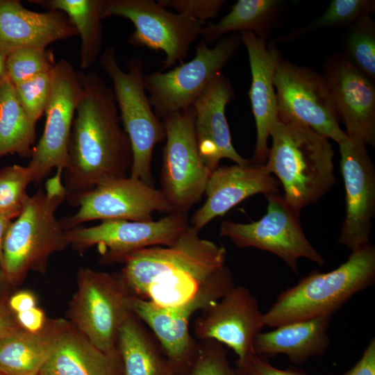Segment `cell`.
<instances>
[{
  "label": "cell",
  "mask_w": 375,
  "mask_h": 375,
  "mask_svg": "<svg viewBox=\"0 0 375 375\" xmlns=\"http://www.w3.org/2000/svg\"><path fill=\"white\" fill-rule=\"evenodd\" d=\"M80 75L83 92L71 130L68 165L62 171L66 200L74 207L98 185L128 176L133 162L112 90L94 72Z\"/></svg>",
  "instance_id": "cell-1"
},
{
  "label": "cell",
  "mask_w": 375,
  "mask_h": 375,
  "mask_svg": "<svg viewBox=\"0 0 375 375\" xmlns=\"http://www.w3.org/2000/svg\"><path fill=\"white\" fill-rule=\"evenodd\" d=\"M189 225L174 244L128 255L119 275L129 294L162 307L183 303L224 267V246L202 238Z\"/></svg>",
  "instance_id": "cell-2"
},
{
  "label": "cell",
  "mask_w": 375,
  "mask_h": 375,
  "mask_svg": "<svg viewBox=\"0 0 375 375\" xmlns=\"http://www.w3.org/2000/svg\"><path fill=\"white\" fill-rule=\"evenodd\" d=\"M269 137L272 144L265 165L282 184L285 199L300 210L317 202L335 183L334 151L328 139L279 119Z\"/></svg>",
  "instance_id": "cell-3"
},
{
  "label": "cell",
  "mask_w": 375,
  "mask_h": 375,
  "mask_svg": "<svg viewBox=\"0 0 375 375\" xmlns=\"http://www.w3.org/2000/svg\"><path fill=\"white\" fill-rule=\"evenodd\" d=\"M65 200L62 171L56 170L12 220L3 245L1 269L7 282L16 283L31 271L44 272L51 256L68 246L66 230L56 217Z\"/></svg>",
  "instance_id": "cell-4"
},
{
  "label": "cell",
  "mask_w": 375,
  "mask_h": 375,
  "mask_svg": "<svg viewBox=\"0 0 375 375\" xmlns=\"http://www.w3.org/2000/svg\"><path fill=\"white\" fill-rule=\"evenodd\" d=\"M375 280V247L370 242L351 251L336 269L311 272L297 285L281 293L263 314L265 326L332 315L355 294Z\"/></svg>",
  "instance_id": "cell-5"
},
{
  "label": "cell",
  "mask_w": 375,
  "mask_h": 375,
  "mask_svg": "<svg viewBox=\"0 0 375 375\" xmlns=\"http://www.w3.org/2000/svg\"><path fill=\"white\" fill-rule=\"evenodd\" d=\"M99 62L112 80L119 117L131 142L133 162L129 176L153 186L151 168L153 151L155 146L165 140V131L146 93L143 62L139 57L131 58L127 71L123 70L113 47L103 51Z\"/></svg>",
  "instance_id": "cell-6"
},
{
  "label": "cell",
  "mask_w": 375,
  "mask_h": 375,
  "mask_svg": "<svg viewBox=\"0 0 375 375\" xmlns=\"http://www.w3.org/2000/svg\"><path fill=\"white\" fill-rule=\"evenodd\" d=\"M234 286L233 274L224 265L183 303L162 307L131 295L129 308L153 333L177 374L188 375L199 347V342L190 334L191 317L218 301Z\"/></svg>",
  "instance_id": "cell-7"
},
{
  "label": "cell",
  "mask_w": 375,
  "mask_h": 375,
  "mask_svg": "<svg viewBox=\"0 0 375 375\" xmlns=\"http://www.w3.org/2000/svg\"><path fill=\"white\" fill-rule=\"evenodd\" d=\"M242 40L240 34L222 37L210 48L201 40L194 57L172 69L145 74L144 85L156 115L162 120L168 115L193 107L195 101L226 64L234 57Z\"/></svg>",
  "instance_id": "cell-8"
},
{
  "label": "cell",
  "mask_w": 375,
  "mask_h": 375,
  "mask_svg": "<svg viewBox=\"0 0 375 375\" xmlns=\"http://www.w3.org/2000/svg\"><path fill=\"white\" fill-rule=\"evenodd\" d=\"M162 121L166 142L160 190L174 212L188 213L204 194L212 172L199 154L194 108L168 115Z\"/></svg>",
  "instance_id": "cell-9"
},
{
  "label": "cell",
  "mask_w": 375,
  "mask_h": 375,
  "mask_svg": "<svg viewBox=\"0 0 375 375\" xmlns=\"http://www.w3.org/2000/svg\"><path fill=\"white\" fill-rule=\"evenodd\" d=\"M130 296L119 276L81 268L69 306L71 323L99 350L115 353L119 329L131 312Z\"/></svg>",
  "instance_id": "cell-10"
},
{
  "label": "cell",
  "mask_w": 375,
  "mask_h": 375,
  "mask_svg": "<svg viewBox=\"0 0 375 375\" xmlns=\"http://www.w3.org/2000/svg\"><path fill=\"white\" fill-rule=\"evenodd\" d=\"M278 119L310 128L338 144L347 135L340 128L322 74L278 58L274 78Z\"/></svg>",
  "instance_id": "cell-11"
},
{
  "label": "cell",
  "mask_w": 375,
  "mask_h": 375,
  "mask_svg": "<svg viewBox=\"0 0 375 375\" xmlns=\"http://www.w3.org/2000/svg\"><path fill=\"white\" fill-rule=\"evenodd\" d=\"M110 17H124L133 24L135 30L128 39L131 45L165 53L160 72L187 57L206 25L171 12L153 0H104L102 18Z\"/></svg>",
  "instance_id": "cell-12"
},
{
  "label": "cell",
  "mask_w": 375,
  "mask_h": 375,
  "mask_svg": "<svg viewBox=\"0 0 375 375\" xmlns=\"http://www.w3.org/2000/svg\"><path fill=\"white\" fill-rule=\"evenodd\" d=\"M267 212L249 224L226 220L219 235L229 238L238 247H254L279 257L295 273L301 258L323 265L324 260L305 235L300 221L301 210L293 207L279 193L265 194Z\"/></svg>",
  "instance_id": "cell-13"
},
{
  "label": "cell",
  "mask_w": 375,
  "mask_h": 375,
  "mask_svg": "<svg viewBox=\"0 0 375 375\" xmlns=\"http://www.w3.org/2000/svg\"><path fill=\"white\" fill-rule=\"evenodd\" d=\"M189 225L187 212H173L156 221L104 220L94 226L67 230L65 237L75 250L97 246L104 262H123L136 251L172 245Z\"/></svg>",
  "instance_id": "cell-14"
},
{
  "label": "cell",
  "mask_w": 375,
  "mask_h": 375,
  "mask_svg": "<svg viewBox=\"0 0 375 375\" xmlns=\"http://www.w3.org/2000/svg\"><path fill=\"white\" fill-rule=\"evenodd\" d=\"M82 92L80 72L66 59L56 62L51 70L44 131L27 165L34 183L42 181L53 169L63 171L67 167L69 137Z\"/></svg>",
  "instance_id": "cell-15"
},
{
  "label": "cell",
  "mask_w": 375,
  "mask_h": 375,
  "mask_svg": "<svg viewBox=\"0 0 375 375\" xmlns=\"http://www.w3.org/2000/svg\"><path fill=\"white\" fill-rule=\"evenodd\" d=\"M78 209L60 222L67 231L94 220H153L155 212H173L160 190L131 176L116 178L101 183L78 201Z\"/></svg>",
  "instance_id": "cell-16"
},
{
  "label": "cell",
  "mask_w": 375,
  "mask_h": 375,
  "mask_svg": "<svg viewBox=\"0 0 375 375\" xmlns=\"http://www.w3.org/2000/svg\"><path fill=\"white\" fill-rule=\"evenodd\" d=\"M264 326L256 298L247 288L235 285L201 310L193 330L199 341L213 340L231 348L241 364L255 354L254 339Z\"/></svg>",
  "instance_id": "cell-17"
},
{
  "label": "cell",
  "mask_w": 375,
  "mask_h": 375,
  "mask_svg": "<svg viewBox=\"0 0 375 375\" xmlns=\"http://www.w3.org/2000/svg\"><path fill=\"white\" fill-rule=\"evenodd\" d=\"M338 145L346 194L338 242L352 251L369 243L375 215V169L362 141L347 136Z\"/></svg>",
  "instance_id": "cell-18"
},
{
  "label": "cell",
  "mask_w": 375,
  "mask_h": 375,
  "mask_svg": "<svg viewBox=\"0 0 375 375\" xmlns=\"http://www.w3.org/2000/svg\"><path fill=\"white\" fill-rule=\"evenodd\" d=\"M322 74L347 135L374 146V83L342 53H334L326 59Z\"/></svg>",
  "instance_id": "cell-19"
},
{
  "label": "cell",
  "mask_w": 375,
  "mask_h": 375,
  "mask_svg": "<svg viewBox=\"0 0 375 375\" xmlns=\"http://www.w3.org/2000/svg\"><path fill=\"white\" fill-rule=\"evenodd\" d=\"M279 185L265 164L219 166L211 172L205 190L206 200L194 212L190 225L200 231L252 195L278 193Z\"/></svg>",
  "instance_id": "cell-20"
},
{
  "label": "cell",
  "mask_w": 375,
  "mask_h": 375,
  "mask_svg": "<svg viewBox=\"0 0 375 375\" xmlns=\"http://www.w3.org/2000/svg\"><path fill=\"white\" fill-rule=\"evenodd\" d=\"M240 35L247 51L251 74L249 97L256 128L251 162L263 165L267 159L271 130L278 120L274 78L281 53L274 44H267L251 32L244 31Z\"/></svg>",
  "instance_id": "cell-21"
},
{
  "label": "cell",
  "mask_w": 375,
  "mask_h": 375,
  "mask_svg": "<svg viewBox=\"0 0 375 375\" xmlns=\"http://www.w3.org/2000/svg\"><path fill=\"white\" fill-rule=\"evenodd\" d=\"M234 97L231 81L221 72L212 79L193 106L199 154L211 172L219 167L224 158L238 165L251 162L241 156L232 144L225 110Z\"/></svg>",
  "instance_id": "cell-22"
},
{
  "label": "cell",
  "mask_w": 375,
  "mask_h": 375,
  "mask_svg": "<svg viewBox=\"0 0 375 375\" xmlns=\"http://www.w3.org/2000/svg\"><path fill=\"white\" fill-rule=\"evenodd\" d=\"M74 36V26L60 11L35 12L19 1L0 0V51L6 57L23 48L45 49Z\"/></svg>",
  "instance_id": "cell-23"
},
{
  "label": "cell",
  "mask_w": 375,
  "mask_h": 375,
  "mask_svg": "<svg viewBox=\"0 0 375 375\" xmlns=\"http://www.w3.org/2000/svg\"><path fill=\"white\" fill-rule=\"evenodd\" d=\"M332 315H322L281 325L272 331L258 333L253 342L256 354L286 355L296 364L323 354L330 344L328 328Z\"/></svg>",
  "instance_id": "cell-24"
},
{
  "label": "cell",
  "mask_w": 375,
  "mask_h": 375,
  "mask_svg": "<svg viewBox=\"0 0 375 375\" xmlns=\"http://www.w3.org/2000/svg\"><path fill=\"white\" fill-rule=\"evenodd\" d=\"M68 323L62 319L47 321L37 333L19 326L10 330L0 338V373L39 375Z\"/></svg>",
  "instance_id": "cell-25"
},
{
  "label": "cell",
  "mask_w": 375,
  "mask_h": 375,
  "mask_svg": "<svg viewBox=\"0 0 375 375\" xmlns=\"http://www.w3.org/2000/svg\"><path fill=\"white\" fill-rule=\"evenodd\" d=\"M39 375H123V372L118 351H101L69 322Z\"/></svg>",
  "instance_id": "cell-26"
},
{
  "label": "cell",
  "mask_w": 375,
  "mask_h": 375,
  "mask_svg": "<svg viewBox=\"0 0 375 375\" xmlns=\"http://www.w3.org/2000/svg\"><path fill=\"white\" fill-rule=\"evenodd\" d=\"M131 311L117 335L123 375H178L160 343Z\"/></svg>",
  "instance_id": "cell-27"
},
{
  "label": "cell",
  "mask_w": 375,
  "mask_h": 375,
  "mask_svg": "<svg viewBox=\"0 0 375 375\" xmlns=\"http://www.w3.org/2000/svg\"><path fill=\"white\" fill-rule=\"evenodd\" d=\"M283 4L280 0H238L218 22L206 24L201 40L209 45L237 31L251 32L266 40L278 25Z\"/></svg>",
  "instance_id": "cell-28"
},
{
  "label": "cell",
  "mask_w": 375,
  "mask_h": 375,
  "mask_svg": "<svg viewBox=\"0 0 375 375\" xmlns=\"http://www.w3.org/2000/svg\"><path fill=\"white\" fill-rule=\"evenodd\" d=\"M29 2L66 15L80 36L81 68L88 69L96 62L103 42L101 21L104 0H31Z\"/></svg>",
  "instance_id": "cell-29"
},
{
  "label": "cell",
  "mask_w": 375,
  "mask_h": 375,
  "mask_svg": "<svg viewBox=\"0 0 375 375\" xmlns=\"http://www.w3.org/2000/svg\"><path fill=\"white\" fill-rule=\"evenodd\" d=\"M35 126L17 99L14 85L6 78L0 84V158L8 154L31 158Z\"/></svg>",
  "instance_id": "cell-30"
},
{
  "label": "cell",
  "mask_w": 375,
  "mask_h": 375,
  "mask_svg": "<svg viewBox=\"0 0 375 375\" xmlns=\"http://www.w3.org/2000/svg\"><path fill=\"white\" fill-rule=\"evenodd\" d=\"M374 11V0H333L326 11L317 19L270 42L275 44L292 41L319 29L351 25L360 17Z\"/></svg>",
  "instance_id": "cell-31"
},
{
  "label": "cell",
  "mask_w": 375,
  "mask_h": 375,
  "mask_svg": "<svg viewBox=\"0 0 375 375\" xmlns=\"http://www.w3.org/2000/svg\"><path fill=\"white\" fill-rule=\"evenodd\" d=\"M345 58L375 82V22L370 15L350 25L344 40Z\"/></svg>",
  "instance_id": "cell-32"
},
{
  "label": "cell",
  "mask_w": 375,
  "mask_h": 375,
  "mask_svg": "<svg viewBox=\"0 0 375 375\" xmlns=\"http://www.w3.org/2000/svg\"><path fill=\"white\" fill-rule=\"evenodd\" d=\"M34 182L28 166L12 165L0 171V214L16 218L29 199L28 185Z\"/></svg>",
  "instance_id": "cell-33"
},
{
  "label": "cell",
  "mask_w": 375,
  "mask_h": 375,
  "mask_svg": "<svg viewBox=\"0 0 375 375\" xmlns=\"http://www.w3.org/2000/svg\"><path fill=\"white\" fill-rule=\"evenodd\" d=\"M55 64L54 53L51 50L20 49L6 57L8 78L15 85L38 74L51 71Z\"/></svg>",
  "instance_id": "cell-34"
},
{
  "label": "cell",
  "mask_w": 375,
  "mask_h": 375,
  "mask_svg": "<svg viewBox=\"0 0 375 375\" xmlns=\"http://www.w3.org/2000/svg\"><path fill=\"white\" fill-rule=\"evenodd\" d=\"M14 88L21 106L30 119L36 124L44 115L49 99L51 71L38 74L14 85Z\"/></svg>",
  "instance_id": "cell-35"
},
{
  "label": "cell",
  "mask_w": 375,
  "mask_h": 375,
  "mask_svg": "<svg viewBox=\"0 0 375 375\" xmlns=\"http://www.w3.org/2000/svg\"><path fill=\"white\" fill-rule=\"evenodd\" d=\"M188 375H240L228 360L224 345L213 340L199 342L197 356Z\"/></svg>",
  "instance_id": "cell-36"
},
{
  "label": "cell",
  "mask_w": 375,
  "mask_h": 375,
  "mask_svg": "<svg viewBox=\"0 0 375 375\" xmlns=\"http://www.w3.org/2000/svg\"><path fill=\"white\" fill-rule=\"evenodd\" d=\"M162 6L173 8L178 13L190 18L206 22V20L215 17L225 0H158Z\"/></svg>",
  "instance_id": "cell-37"
},
{
  "label": "cell",
  "mask_w": 375,
  "mask_h": 375,
  "mask_svg": "<svg viewBox=\"0 0 375 375\" xmlns=\"http://www.w3.org/2000/svg\"><path fill=\"white\" fill-rule=\"evenodd\" d=\"M240 375H311L297 369H281L272 366L264 356L253 354L241 364H237Z\"/></svg>",
  "instance_id": "cell-38"
},
{
  "label": "cell",
  "mask_w": 375,
  "mask_h": 375,
  "mask_svg": "<svg viewBox=\"0 0 375 375\" xmlns=\"http://www.w3.org/2000/svg\"><path fill=\"white\" fill-rule=\"evenodd\" d=\"M15 319L21 328L32 333L42 330L47 322L42 310L36 306L15 313Z\"/></svg>",
  "instance_id": "cell-39"
},
{
  "label": "cell",
  "mask_w": 375,
  "mask_h": 375,
  "mask_svg": "<svg viewBox=\"0 0 375 375\" xmlns=\"http://www.w3.org/2000/svg\"><path fill=\"white\" fill-rule=\"evenodd\" d=\"M342 375H375V339L372 338L358 362Z\"/></svg>",
  "instance_id": "cell-40"
},
{
  "label": "cell",
  "mask_w": 375,
  "mask_h": 375,
  "mask_svg": "<svg viewBox=\"0 0 375 375\" xmlns=\"http://www.w3.org/2000/svg\"><path fill=\"white\" fill-rule=\"evenodd\" d=\"M35 296L29 291H20L14 294L8 301V307L15 313L29 310L36 306Z\"/></svg>",
  "instance_id": "cell-41"
},
{
  "label": "cell",
  "mask_w": 375,
  "mask_h": 375,
  "mask_svg": "<svg viewBox=\"0 0 375 375\" xmlns=\"http://www.w3.org/2000/svg\"><path fill=\"white\" fill-rule=\"evenodd\" d=\"M10 310L9 307L7 308L5 306H0V338L17 326L16 319L12 318Z\"/></svg>",
  "instance_id": "cell-42"
},
{
  "label": "cell",
  "mask_w": 375,
  "mask_h": 375,
  "mask_svg": "<svg viewBox=\"0 0 375 375\" xmlns=\"http://www.w3.org/2000/svg\"><path fill=\"white\" fill-rule=\"evenodd\" d=\"M15 219L8 215L0 214V267L3 264V245L6 233L12 220Z\"/></svg>",
  "instance_id": "cell-43"
},
{
  "label": "cell",
  "mask_w": 375,
  "mask_h": 375,
  "mask_svg": "<svg viewBox=\"0 0 375 375\" xmlns=\"http://www.w3.org/2000/svg\"><path fill=\"white\" fill-rule=\"evenodd\" d=\"M8 78L6 57L0 51V84Z\"/></svg>",
  "instance_id": "cell-44"
},
{
  "label": "cell",
  "mask_w": 375,
  "mask_h": 375,
  "mask_svg": "<svg viewBox=\"0 0 375 375\" xmlns=\"http://www.w3.org/2000/svg\"><path fill=\"white\" fill-rule=\"evenodd\" d=\"M4 281H7L4 275V273L0 267V285L4 283Z\"/></svg>",
  "instance_id": "cell-45"
},
{
  "label": "cell",
  "mask_w": 375,
  "mask_h": 375,
  "mask_svg": "<svg viewBox=\"0 0 375 375\" xmlns=\"http://www.w3.org/2000/svg\"><path fill=\"white\" fill-rule=\"evenodd\" d=\"M0 375H3V374H1L0 373Z\"/></svg>",
  "instance_id": "cell-46"
}]
</instances>
